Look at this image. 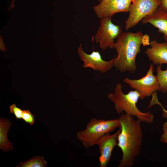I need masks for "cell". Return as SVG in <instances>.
Returning a JSON list of instances; mask_svg holds the SVG:
<instances>
[{
	"label": "cell",
	"instance_id": "6da1fadb",
	"mask_svg": "<svg viewBox=\"0 0 167 167\" xmlns=\"http://www.w3.org/2000/svg\"><path fill=\"white\" fill-rule=\"evenodd\" d=\"M118 119L121 130L117 146L122 154L118 167H131L140 152L143 139L141 122L126 113L121 115Z\"/></svg>",
	"mask_w": 167,
	"mask_h": 167
},
{
	"label": "cell",
	"instance_id": "7a4b0ae2",
	"mask_svg": "<svg viewBox=\"0 0 167 167\" xmlns=\"http://www.w3.org/2000/svg\"><path fill=\"white\" fill-rule=\"evenodd\" d=\"M143 36L140 32L122 33L117 38L113 46L118 56L115 57L114 66L121 72L133 73L136 69L135 59L140 52Z\"/></svg>",
	"mask_w": 167,
	"mask_h": 167
},
{
	"label": "cell",
	"instance_id": "3957f363",
	"mask_svg": "<svg viewBox=\"0 0 167 167\" xmlns=\"http://www.w3.org/2000/svg\"><path fill=\"white\" fill-rule=\"evenodd\" d=\"M121 84L118 82L116 85L114 92L110 93L108 98L114 105L115 109L118 114L124 112L126 114L135 116L141 122L147 124L153 122L155 116L150 112H143L137 107L136 104L140 94L136 90L124 93Z\"/></svg>",
	"mask_w": 167,
	"mask_h": 167
},
{
	"label": "cell",
	"instance_id": "277c9868",
	"mask_svg": "<svg viewBox=\"0 0 167 167\" xmlns=\"http://www.w3.org/2000/svg\"><path fill=\"white\" fill-rule=\"evenodd\" d=\"M120 127L118 119L104 120L93 118L87 124L84 130L76 133V136L83 146L88 148L97 145L103 136Z\"/></svg>",
	"mask_w": 167,
	"mask_h": 167
},
{
	"label": "cell",
	"instance_id": "5b68a950",
	"mask_svg": "<svg viewBox=\"0 0 167 167\" xmlns=\"http://www.w3.org/2000/svg\"><path fill=\"white\" fill-rule=\"evenodd\" d=\"M158 0H133L125 22L126 30L137 25L159 7Z\"/></svg>",
	"mask_w": 167,
	"mask_h": 167
},
{
	"label": "cell",
	"instance_id": "8992f818",
	"mask_svg": "<svg viewBox=\"0 0 167 167\" xmlns=\"http://www.w3.org/2000/svg\"><path fill=\"white\" fill-rule=\"evenodd\" d=\"M122 29L118 25L114 24L111 17L101 18L100 25L95 36L97 43H99L100 48L105 50L108 47L113 48L114 39L122 33Z\"/></svg>",
	"mask_w": 167,
	"mask_h": 167
},
{
	"label": "cell",
	"instance_id": "52a82bcc",
	"mask_svg": "<svg viewBox=\"0 0 167 167\" xmlns=\"http://www.w3.org/2000/svg\"><path fill=\"white\" fill-rule=\"evenodd\" d=\"M154 67L152 64L145 76L137 79H131L125 78L123 81L130 87L137 91L140 94V98L143 99L149 97L157 91H160L156 76L153 74Z\"/></svg>",
	"mask_w": 167,
	"mask_h": 167
},
{
	"label": "cell",
	"instance_id": "ba28073f",
	"mask_svg": "<svg viewBox=\"0 0 167 167\" xmlns=\"http://www.w3.org/2000/svg\"><path fill=\"white\" fill-rule=\"evenodd\" d=\"M78 52L80 59L84 62V68H90L94 71L104 73L114 66L115 57L110 61H105L102 59L98 51L93 50L91 54H87L83 50L82 44L79 46Z\"/></svg>",
	"mask_w": 167,
	"mask_h": 167
},
{
	"label": "cell",
	"instance_id": "9c48e42d",
	"mask_svg": "<svg viewBox=\"0 0 167 167\" xmlns=\"http://www.w3.org/2000/svg\"><path fill=\"white\" fill-rule=\"evenodd\" d=\"M133 0H102L93 10L99 18L111 17L119 13L128 12Z\"/></svg>",
	"mask_w": 167,
	"mask_h": 167
},
{
	"label": "cell",
	"instance_id": "30bf717a",
	"mask_svg": "<svg viewBox=\"0 0 167 167\" xmlns=\"http://www.w3.org/2000/svg\"><path fill=\"white\" fill-rule=\"evenodd\" d=\"M121 130L120 127L114 134H105L97 142V145L99 146L100 153L99 158V167L107 166L112 156L113 151L114 148L117 146L118 138Z\"/></svg>",
	"mask_w": 167,
	"mask_h": 167
},
{
	"label": "cell",
	"instance_id": "8fae6325",
	"mask_svg": "<svg viewBox=\"0 0 167 167\" xmlns=\"http://www.w3.org/2000/svg\"><path fill=\"white\" fill-rule=\"evenodd\" d=\"M151 47L148 48L145 53L153 64L157 65L167 64V43L158 42L153 40L150 42Z\"/></svg>",
	"mask_w": 167,
	"mask_h": 167
},
{
	"label": "cell",
	"instance_id": "7c38bea8",
	"mask_svg": "<svg viewBox=\"0 0 167 167\" xmlns=\"http://www.w3.org/2000/svg\"><path fill=\"white\" fill-rule=\"evenodd\" d=\"M142 23H149L156 28L158 32L163 34L164 39L167 38V12L159 8L142 20Z\"/></svg>",
	"mask_w": 167,
	"mask_h": 167
},
{
	"label": "cell",
	"instance_id": "4fadbf2b",
	"mask_svg": "<svg viewBox=\"0 0 167 167\" xmlns=\"http://www.w3.org/2000/svg\"><path fill=\"white\" fill-rule=\"evenodd\" d=\"M11 122L7 118H0V149L5 152L12 151L14 148L8 139L7 134Z\"/></svg>",
	"mask_w": 167,
	"mask_h": 167
},
{
	"label": "cell",
	"instance_id": "5bb4252c",
	"mask_svg": "<svg viewBox=\"0 0 167 167\" xmlns=\"http://www.w3.org/2000/svg\"><path fill=\"white\" fill-rule=\"evenodd\" d=\"M47 164V162L43 157L36 156L23 162H20L19 164L16 167H45Z\"/></svg>",
	"mask_w": 167,
	"mask_h": 167
},
{
	"label": "cell",
	"instance_id": "9a60e30c",
	"mask_svg": "<svg viewBox=\"0 0 167 167\" xmlns=\"http://www.w3.org/2000/svg\"><path fill=\"white\" fill-rule=\"evenodd\" d=\"M156 72L160 91L165 94L167 92V69L162 70L161 65H158Z\"/></svg>",
	"mask_w": 167,
	"mask_h": 167
},
{
	"label": "cell",
	"instance_id": "2e32d148",
	"mask_svg": "<svg viewBox=\"0 0 167 167\" xmlns=\"http://www.w3.org/2000/svg\"><path fill=\"white\" fill-rule=\"evenodd\" d=\"M152 96V99L149 102L148 108H150L155 105H159L162 109V117L167 119V110L161 104L159 101L157 94V92L153 93Z\"/></svg>",
	"mask_w": 167,
	"mask_h": 167
},
{
	"label": "cell",
	"instance_id": "e0dca14e",
	"mask_svg": "<svg viewBox=\"0 0 167 167\" xmlns=\"http://www.w3.org/2000/svg\"><path fill=\"white\" fill-rule=\"evenodd\" d=\"M35 116L28 109L23 111L22 119L25 122L32 125L35 122Z\"/></svg>",
	"mask_w": 167,
	"mask_h": 167
},
{
	"label": "cell",
	"instance_id": "ac0fdd59",
	"mask_svg": "<svg viewBox=\"0 0 167 167\" xmlns=\"http://www.w3.org/2000/svg\"><path fill=\"white\" fill-rule=\"evenodd\" d=\"M10 112L13 113L16 119H22L23 110L17 107L15 104H13L9 106Z\"/></svg>",
	"mask_w": 167,
	"mask_h": 167
},
{
	"label": "cell",
	"instance_id": "d6986e66",
	"mask_svg": "<svg viewBox=\"0 0 167 167\" xmlns=\"http://www.w3.org/2000/svg\"><path fill=\"white\" fill-rule=\"evenodd\" d=\"M162 129L163 133L161 135L160 141L164 143H167V120L163 124Z\"/></svg>",
	"mask_w": 167,
	"mask_h": 167
},
{
	"label": "cell",
	"instance_id": "ffe728a7",
	"mask_svg": "<svg viewBox=\"0 0 167 167\" xmlns=\"http://www.w3.org/2000/svg\"><path fill=\"white\" fill-rule=\"evenodd\" d=\"M159 8L167 12V0H158Z\"/></svg>",
	"mask_w": 167,
	"mask_h": 167
},
{
	"label": "cell",
	"instance_id": "44dd1931",
	"mask_svg": "<svg viewBox=\"0 0 167 167\" xmlns=\"http://www.w3.org/2000/svg\"><path fill=\"white\" fill-rule=\"evenodd\" d=\"M149 38L148 35L147 34L143 35L142 40V44L144 46L150 45Z\"/></svg>",
	"mask_w": 167,
	"mask_h": 167
},
{
	"label": "cell",
	"instance_id": "7402d4cb",
	"mask_svg": "<svg viewBox=\"0 0 167 167\" xmlns=\"http://www.w3.org/2000/svg\"><path fill=\"white\" fill-rule=\"evenodd\" d=\"M14 1L15 0H12V2L11 3V4L9 7V8L8 9V11H10L15 6V4H14Z\"/></svg>",
	"mask_w": 167,
	"mask_h": 167
},
{
	"label": "cell",
	"instance_id": "603a6c76",
	"mask_svg": "<svg viewBox=\"0 0 167 167\" xmlns=\"http://www.w3.org/2000/svg\"><path fill=\"white\" fill-rule=\"evenodd\" d=\"M165 42L167 43V38L164 39Z\"/></svg>",
	"mask_w": 167,
	"mask_h": 167
}]
</instances>
